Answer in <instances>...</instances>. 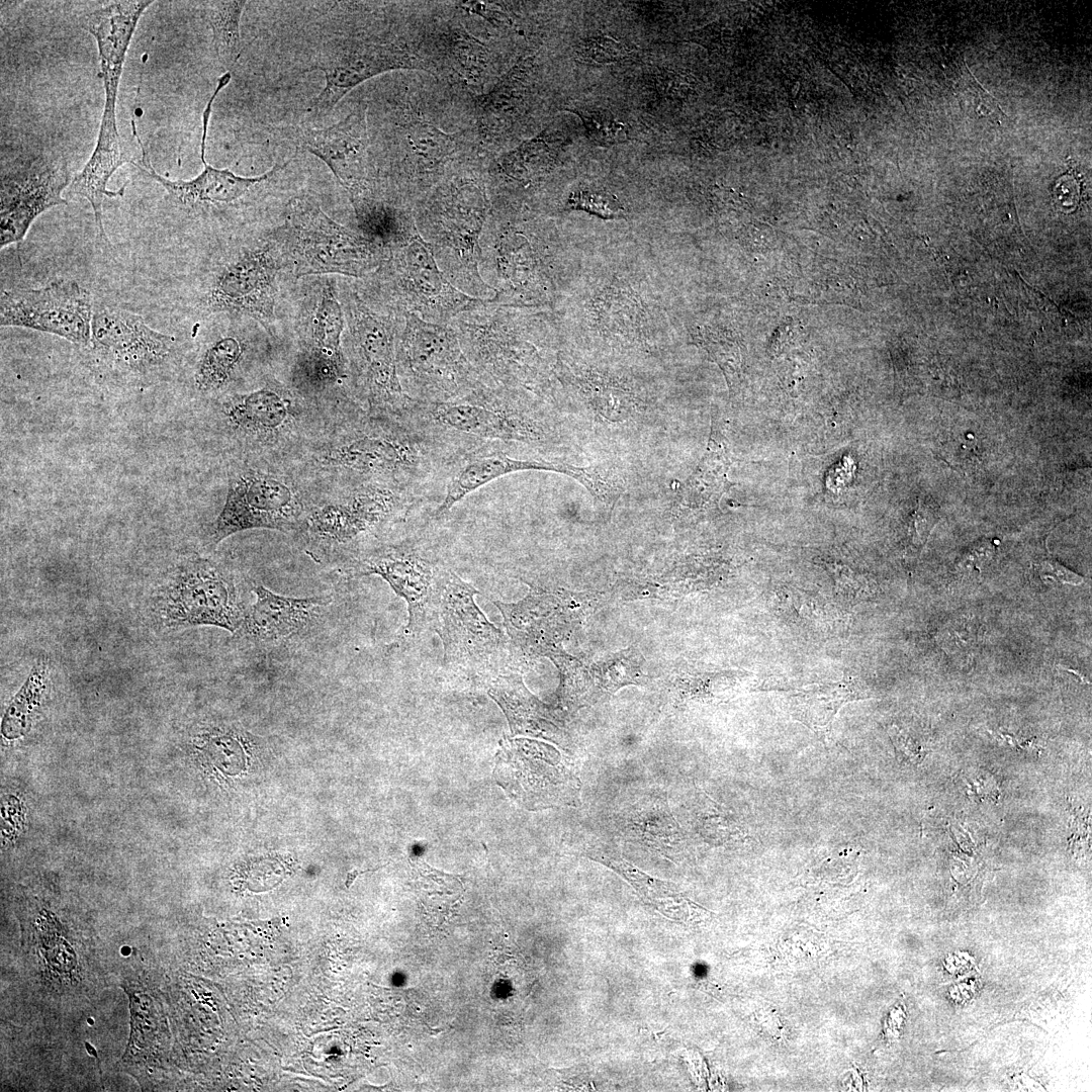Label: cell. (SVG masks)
Segmentation results:
<instances>
[{
	"mask_svg": "<svg viewBox=\"0 0 1092 1092\" xmlns=\"http://www.w3.org/2000/svg\"><path fill=\"white\" fill-rule=\"evenodd\" d=\"M529 394L482 385L444 402L413 400L406 419L432 438L453 463L484 446H545L557 433L531 404Z\"/></svg>",
	"mask_w": 1092,
	"mask_h": 1092,
	"instance_id": "1",
	"label": "cell"
},
{
	"mask_svg": "<svg viewBox=\"0 0 1092 1092\" xmlns=\"http://www.w3.org/2000/svg\"><path fill=\"white\" fill-rule=\"evenodd\" d=\"M491 210L485 187L476 179L449 180L418 201L414 218L446 278L465 294L483 300L496 292L480 270V238Z\"/></svg>",
	"mask_w": 1092,
	"mask_h": 1092,
	"instance_id": "2",
	"label": "cell"
},
{
	"mask_svg": "<svg viewBox=\"0 0 1092 1092\" xmlns=\"http://www.w3.org/2000/svg\"><path fill=\"white\" fill-rule=\"evenodd\" d=\"M519 307L481 300L449 325L484 384L540 395L548 370L533 342L530 320Z\"/></svg>",
	"mask_w": 1092,
	"mask_h": 1092,
	"instance_id": "3",
	"label": "cell"
},
{
	"mask_svg": "<svg viewBox=\"0 0 1092 1092\" xmlns=\"http://www.w3.org/2000/svg\"><path fill=\"white\" fill-rule=\"evenodd\" d=\"M384 250L383 263L366 277L372 279L373 294L379 293L380 304L374 307L449 325L483 300L465 294L446 278L417 228Z\"/></svg>",
	"mask_w": 1092,
	"mask_h": 1092,
	"instance_id": "4",
	"label": "cell"
},
{
	"mask_svg": "<svg viewBox=\"0 0 1092 1092\" xmlns=\"http://www.w3.org/2000/svg\"><path fill=\"white\" fill-rule=\"evenodd\" d=\"M396 367L405 394L415 401H449L484 385L450 325L429 323L412 313L400 317Z\"/></svg>",
	"mask_w": 1092,
	"mask_h": 1092,
	"instance_id": "5",
	"label": "cell"
},
{
	"mask_svg": "<svg viewBox=\"0 0 1092 1092\" xmlns=\"http://www.w3.org/2000/svg\"><path fill=\"white\" fill-rule=\"evenodd\" d=\"M152 613L164 628L215 626L236 633L247 614L233 574L198 555L180 559L152 597Z\"/></svg>",
	"mask_w": 1092,
	"mask_h": 1092,
	"instance_id": "6",
	"label": "cell"
},
{
	"mask_svg": "<svg viewBox=\"0 0 1092 1092\" xmlns=\"http://www.w3.org/2000/svg\"><path fill=\"white\" fill-rule=\"evenodd\" d=\"M296 277L341 274L366 278L385 259L384 249L331 218L308 195L292 198L279 230Z\"/></svg>",
	"mask_w": 1092,
	"mask_h": 1092,
	"instance_id": "7",
	"label": "cell"
},
{
	"mask_svg": "<svg viewBox=\"0 0 1092 1092\" xmlns=\"http://www.w3.org/2000/svg\"><path fill=\"white\" fill-rule=\"evenodd\" d=\"M478 590L450 569L440 567L429 627L439 635L444 663L468 670L487 668L506 645L503 632L474 602Z\"/></svg>",
	"mask_w": 1092,
	"mask_h": 1092,
	"instance_id": "8",
	"label": "cell"
},
{
	"mask_svg": "<svg viewBox=\"0 0 1092 1092\" xmlns=\"http://www.w3.org/2000/svg\"><path fill=\"white\" fill-rule=\"evenodd\" d=\"M349 331L355 364L372 407L403 418L413 401L399 381L396 337L401 314L372 306L357 292L347 300Z\"/></svg>",
	"mask_w": 1092,
	"mask_h": 1092,
	"instance_id": "9",
	"label": "cell"
},
{
	"mask_svg": "<svg viewBox=\"0 0 1092 1092\" xmlns=\"http://www.w3.org/2000/svg\"><path fill=\"white\" fill-rule=\"evenodd\" d=\"M493 777L512 800L528 810L572 804L579 790L572 764L554 747L527 738L500 742Z\"/></svg>",
	"mask_w": 1092,
	"mask_h": 1092,
	"instance_id": "10",
	"label": "cell"
},
{
	"mask_svg": "<svg viewBox=\"0 0 1092 1092\" xmlns=\"http://www.w3.org/2000/svg\"><path fill=\"white\" fill-rule=\"evenodd\" d=\"M91 292L75 280L59 279L37 288L5 290L0 326L40 331L90 348L93 320Z\"/></svg>",
	"mask_w": 1092,
	"mask_h": 1092,
	"instance_id": "11",
	"label": "cell"
},
{
	"mask_svg": "<svg viewBox=\"0 0 1092 1092\" xmlns=\"http://www.w3.org/2000/svg\"><path fill=\"white\" fill-rule=\"evenodd\" d=\"M405 44L356 39H335L326 43L311 65L301 73L318 71L325 86L311 100L307 112L328 114L354 87L379 74L398 69H424Z\"/></svg>",
	"mask_w": 1092,
	"mask_h": 1092,
	"instance_id": "12",
	"label": "cell"
},
{
	"mask_svg": "<svg viewBox=\"0 0 1092 1092\" xmlns=\"http://www.w3.org/2000/svg\"><path fill=\"white\" fill-rule=\"evenodd\" d=\"M302 515L303 505L286 481L247 470L231 478L225 504L211 527V541L218 543L251 529L287 532L301 524Z\"/></svg>",
	"mask_w": 1092,
	"mask_h": 1092,
	"instance_id": "13",
	"label": "cell"
},
{
	"mask_svg": "<svg viewBox=\"0 0 1092 1092\" xmlns=\"http://www.w3.org/2000/svg\"><path fill=\"white\" fill-rule=\"evenodd\" d=\"M413 498L411 491L394 485L363 483L311 512L305 529L323 543L349 544L403 516Z\"/></svg>",
	"mask_w": 1092,
	"mask_h": 1092,
	"instance_id": "14",
	"label": "cell"
},
{
	"mask_svg": "<svg viewBox=\"0 0 1092 1092\" xmlns=\"http://www.w3.org/2000/svg\"><path fill=\"white\" fill-rule=\"evenodd\" d=\"M278 269L272 248L244 251L215 273L201 305L212 313L250 316L268 329L275 321Z\"/></svg>",
	"mask_w": 1092,
	"mask_h": 1092,
	"instance_id": "15",
	"label": "cell"
},
{
	"mask_svg": "<svg viewBox=\"0 0 1092 1092\" xmlns=\"http://www.w3.org/2000/svg\"><path fill=\"white\" fill-rule=\"evenodd\" d=\"M72 179L65 161L34 159L2 170L0 247L21 242L38 215L67 204L63 190Z\"/></svg>",
	"mask_w": 1092,
	"mask_h": 1092,
	"instance_id": "16",
	"label": "cell"
},
{
	"mask_svg": "<svg viewBox=\"0 0 1092 1092\" xmlns=\"http://www.w3.org/2000/svg\"><path fill=\"white\" fill-rule=\"evenodd\" d=\"M174 346L173 336L152 329L140 314L115 306L93 313L90 348L115 368L148 373L166 363Z\"/></svg>",
	"mask_w": 1092,
	"mask_h": 1092,
	"instance_id": "17",
	"label": "cell"
},
{
	"mask_svg": "<svg viewBox=\"0 0 1092 1092\" xmlns=\"http://www.w3.org/2000/svg\"><path fill=\"white\" fill-rule=\"evenodd\" d=\"M439 569L440 566L418 549L400 544L384 546L364 555L351 567L350 574L382 577L406 602V631L418 635L429 627Z\"/></svg>",
	"mask_w": 1092,
	"mask_h": 1092,
	"instance_id": "18",
	"label": "cell"
},
{
	"mask_svg": "<svg viewBox=\"0 0 1092 1092\" xmlns=\"http://www.w3.org/2000/svg\"><path fill=\"white\" fill-rule=\"evenodd\" d=\"M297 140L328 166L351 202L374 196L368 179L366 107L359 106L331 126L303 129Z\"/></svg>",
	"mask_w": 1092,
	"mask_h": 1092,
	"instance_id": "19",
	"label": "cell"
},
{
	"mask_svg": "<svg viewBox=\"0 0 1092 1092\" xmlns=\"http://www.w3.org/2000/svg\"><path fill=\"white\" fill-rule=\"evenodd\" d=\"M230 81L231 78L226 75H222L218 78L216 87L203 110L200 146V157L203 163V170L200 174L190 180H171L163 177L155 171L151 162L147 159L144 149H142L143 159L141 163L133 164L143 173L157 181V183H159L175 201L182 205L194 206L198 204L232 203L246 195L251 189L270 180L275 174L282 171L290 163V161H286L283 164H275L270 170L260 176L244 177L235 174L228 168L218 169L212 167L206 162L205 147L211 106L218 93L230 83Z\"/></svg>",
	"mask_w": 1092,
	"mask_h": 1092,
	"instance_id": "20",
	"label": "cell"
},
{
	"mask_svg": "<svg viewBox=\"0 0 1092 1092\" xmlns=\"http://www.w3.org/2000/svg\"><path fill=\"white\" fill-rule=\"evenodd\" d=\"M252 590L255 602L236 633L253 643H276L303 634L332 603L329 596L291 598L261 584L254 585Z\"/></svg>",
	"mask_w": 1092,
	"mask_h": 1092,
	"instance_id": "21",
	"label": "cell"
},
{
	"mask_svg": "<svg viewBox=\"0 0 1092 1092\" xmlns=\"http://www.w3.org/2000/svg\"><path fill=\"white\" fill-rule=\"evenodd\" d=\"M152 0H123L102 6L81 18L96 40L105 103L116 105L126 54L135 27Z\"/></svg>",
	"mask_w": 1092,
	"mask_h": 1092,
	"instance_id": "22",
	"label": "cell"
},
{
	"mask_svg": "<svg viewBox=\"0 0 1092 1092\" xmlns=\"http://www.w3.org/2000/svg\"><path fill=\"white\" fill-rule=\"evenodd\" d=\"M450 466L455 468L447 481L445 494L433 513L435 520L447 514L473 491L497 478L522 471H548L567 475L570 464L519 459L509 455L502 447L484 446L463 454Z\"/></svg>",
	"mask_w": 1092,
	"mask_h": 1092,
	"instance_id": "23",
	"label": "cell"
},
{
	"mask_svg": "<svg viewBox=\"0 0 1092 1092\" xmlns=\"http://www.w3.org/2000/svg\"><path fill=\"white\" fill-rule=\"evenodd\" d=\"M115 108L116 105L104 104L95 149L84 168L72 178L69 185L72 195L81 196L90 203L99 235L104 239V198L117 197L123 193V188L118 191L108 190L107 183L123 164L134 163L118 132Z\"/></svg>",
	"mask_w": 1092,
	"mask_h": 1092,
	"instance_id": "24",
	"label": "cell"
},
{
	"mask_svg": "<svg viewBox=\"0 0 1092 1092\" xmlns=\"http://www.w3.org/2000/svg\"><path fill=\"white\" fill-rule=\"evenodd\" d=\"M504 625L517 646L531 654L551 655L564 634L566 623L562 604L554 597L531 593L525 600L508 604L493 602Z\"/></svg>",
	"mask_w": 1092,
	"mask_h": 1092,
	"instance_id": "25",
	"label": "cell"
},
{
	"mask_svg": "<svg viewBox=\"0 0 1092 1092\" xmlns=\"http://www.w3.org/2000/svg\"><path fill=\"white\" fill-rule=\"evenodd\" d=\"M345 312L335 284L326 282L304 321V345L297 358L340 371H347L342 352Z\"/></svg>",
	"mask_w": 1092,
	"mask_h": 1092,
	"instance_id": "26",
	"label": "cell"
},
{
	"mask_svg": "<svg viewBox=\"0 0 1092 1092\" xmlns=\"http://www.w3.org/2000/svg\"><path fill=\"white\" fill-rule=\"evenodd\" d=\"M534 61L533 57L521 58L489 92L476 96V119L484 136H500L524 110L533 83Z\"/></svg>",
	"mask_w": 1092,
	"mask_h": 1092,
	"instance_id": "27",
	"label": "cell"
},
{
	"mask_svg": "<svg viewBox=\"0 0 1092 1092\" xmlns=\"http://www.w3.org/2000/svg\"><path fill=\"white\" fill-rule=\"evenodd\" d=\"M556 375L562 384L574 387L596 424L605 428H633L645 420L647 405L630 392L590 383L559 363Z\"/></svg>",
	"mask_w": 1092,
	"mask_h": 1092,
	"instance_id": "28",
	"label": "cell"
},
{
	"mask_svg": "<svg viewBox=\"0 0 1092 1092\" xmlns=\"http://www.w3.org/2000/svg\"><path fill=\"white\" fill-rule=\"evenodd\" d=\"M729 459L723 445L711 438L706 454L693 474L679 484L670 505L676 519H687L716 502L726 485Z\"/></svg>",
	"mask_w": 1092,
	"mask_h": 1092,
	"instance_id": "29",
	"label": "cell"
},
{
	"mask_svg": "<svg viewBox=\"0 0 1092 1092\" xmlns=\"http://www.w3.org/2000/svg\"><path fill=\"white\" fill-rule=\"evenodd\" d=\"M488 695L505 713L513 734H557L552 716L527 690L520 675H498L492 680Z\"/></svg>",
	"mask_w": 1092,
	"mask_h": 1092,
	"instance_id": "30",
	"label": "cell"
},
{
	"mask_svg": "<svg viewBox=\"0 0 1092 1092\" xmlns=\"http://www.w3.org/2000/svg\"><path fill=\"white\" fill-rule=\"evenodd\" d=\"M596 858L621 875L647 903L670 919L690 923L710 915L707 910L686 898L672 883L652 878L622 858Z\"/></svg>",
	"mask_w": 1092,
	"mask_h": 1092,
	"instance_id": "31",
	"label": "cell"
},
{
	"mask_svg": "<svg viewBox=\"0 0 1092 1092\" xmlns=\"http://www.w3.org/2000/svg\"><path fill=\"white\" fill-rule=\"evenodd\" d=\"M223 411L234 428L255 434L279 429L289 416L288 402L268 388L235 395L224 403Z\"/></svg>",
	"mask_w": 1092,
	"mask_h": 1092,
	"instance_id": "32",
	"label": "cell"
},
{
	"mask_svg": "<svg viewBox=\"0 0 1092 1092\" xmlns=\"http://www.w3.org/2000/svg\"><path fill=\"white\" fill-rule=\"evenodd\" d=\"M560 146L548 129L524 141L498 161L497 173L508 181L525 184L549 172L557 162Z\"/></svg>",
	"mask_w": 1092,
	"mask_h": 1092,
	"instance_id": "33",
	"label": "cell"
},
{
	"mask_svg": "<svg viewBox=\"0 0 1092 1092\" xmlns=\"http://www.w3.org/2000/svg\"><path fill=\"white\" fill-rule=\"evenodd\" d=\"M406 138L413 153L419 158L414 193L426 195L434 184L438 167L454 153L455 141L451 134L424 121L413 124Z\"/></svg>",
	"mask_w": 1092,
	"mask_h": 1092,
	"instance_id": "34",
	"label": "cell"
},
{
	"mask_svg": "<svg viewBox=\"0 0 1092 1092\" xmlns=\"http://www.w3.org/2000/svg\"><path fill=\"white\" fill-rule=\"evenodd\" d=\"M246 3V1L202 2V11L212 31L216 56L228 70L235 67L241 55L240 23Z\"/></svg>",
	"mask_w": 1092,
	"mask_h": 1092,
	"instance_id": "35",
	"label": "cell"
},
{
	"mask_svg": "<svg viewBox=\"0 0 1092 1092\" xmlns=\"http://www.w3.org/2000/svg\"><path fill=\"white\" fill-rule=\"evenodd\" d=\"M243 354L239 339L226 336L212 342L203 352L195 373V385L203 392L222 388L232 378Z\"/></svg>",
	"mask_w": 1092,
	"mask_h": 1092,
	"instance_id": "36",
	"label": "cell"
},
{
	"mask_svg": "<svg viewBox=\"0 0 1092 1092\" xmlns=\"http://www.w3.org/2000/svg\"><path fill=\"white\" fill-rule=\"evenodd\" d=\"M48 676L49 665L47 659L38 658L3 717V735L8 738H15L26 731L31 713L39 704L41 695L47 688Z\"/></svg>",
	"mask_w": 1092,
	"mask_h": 1092,
	"instance_id": "37",
	"label": "cell"
},
{
	"mask_svg": "<svg viewBox=\"0 0 1092 1092\" xmlns=\"http://www.w3.org/2000/svg\"><path fill=\"white\" fill-rule=\"evenodd\" d=\"M855 697H858V693H855L852 685L844 682L806 690L796 697L795 712L800 713L796 717L801 721L808 717L804 723L807 724L810 720L808 724L810 727H825L831 722L837 710Z\"/></svg>",
	"mask_w": 1092,
	"mask_h": 1092,
	"instance_id": "38",
	"label": "cell"
},
{
	"mask_svg": "<svg viewBox=\"0 0 1092 1092\" xmlns=\"http://www.w3.org/2000/svg\"><path fill=\"white\" fill-rule=\"evenodd\" d=\"M448 59L454 72L469 86H476L484 74L487 51L465 30H455L448 38Z\"/></svg>",
	"mask_w": 1092,
	"mask_h": 1092,
	"instance_id": "39",
	"label": "cell"
},
{
	"mask_svg": "<svg viewBox=\"0 0 1092 1092\" xmlns=\"http://www.w3.org/2000/svg\"><path fill=\"white\" fill-rule=\"evenodd\" d=\"M564 110L571 111L580 117L586 136L596 146L611 147L627 140L624 124L619 122L608 109L574 104Z\"/></svg>",
	"mask_w": 1092,
	"mask_h": 1092,
	"instance_id": "40",
	"label": "cell"
},
{
	"mask_svg": "<svg viewBox=\"0 0 1092 1092\" xmlns=\"http://www.w3.org/2000/svg\"><path fill=\"white\" fill-rule=\"evenodd\" d=\"M628 831L637 841L660 845H669L676 838L678 831L673 827V820L665 807H655V812H638L627 823Z\"/></svg>",
	"mask_w": 1092,
	"mask_h": 1092,
	"instance_id": "41",
	"label": "cell"
},
{
	"mask_svg": "<svg viewBox=\"0 0 1092 1092\" xmlns=\"http://www.w3.org/2000/svg\"><path fill=\"white\" fill-rule=\"evenodd\" d=\"M642 656L633 649H627L601 661L596 674L603 687L614 692L627 684H638Z\"/></svg>",
	"mask_w": 1092,
	"mask_h": 1092,
	"instance_id": "42",
	"label": "cell"
},
{
	"mask_svg": "<svg viewBox=\"0 0 1092 1092\" xmlns=\"http://www.w3.org/2000/svg\"><path fill=\"white\" fill-rule=\"evenodd\" d=\"M564 206L569 210H583L603 218H617L623 207L610 192L592 187H578L567 196Z\"/></svg>",
	"mask_w": 1092,
	"mask_h": 1092,
	"instance_id": "43",
	"label": "cell"
},
{
	"mask_svg": "<svg viewBox=\"0 0 1092 1092\" xmlns=\"http://www.w3.org/2000/svg\"><path fill=\"white\" fill-rule=\"evenodd\" d=\"M629 50L625 44L608 35L587 37L578 44L576 57L588 65H602L624 59Z\"/></svg>",
	"mask_w": 1092,
	"mask_h": 1092,
	"instance_id": "44",
	"label": "cell"
},
{
	"mask_svg": "<svg viewBox=\"0 0 1092 1092\" xmlns=\"http://www.w3.org/2000/svg\"><path fill=\"white\" fill-rule=\"evenodd\" d=\"M1042 580H1056L1063 583L1078 585L1083 582V577L1060 564L1056 560H1044L1037 566Z\"/></svg>",
	"mask_w": 1092,
	"mask_h": 1092,
	"instance_id": "45",
	"label": "cell"
},
{
	"mask_svg": "<svg viewBox=\"0 0 1092 1092\" xmlns=\"http://www.w3.org/2000/svg\"><path fill=\"white\" fill-rule=\"evenodd\" d=\"M370 871L371 870H366V871L353 870V871H350L347 874V878H346V882H345L346 887L350 888V886L353 884V882L355 881V879L357 878L358 875L364 874V873H367V872H370Z\"/></svg>",
	"mask_w": 1092,
	"mask_h": 1092,
	"instance_id": "46",
	"label": "cell"
}]
</instances>
